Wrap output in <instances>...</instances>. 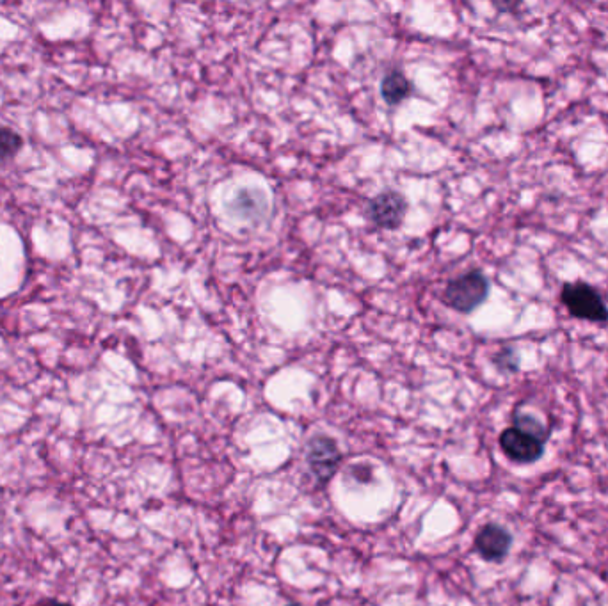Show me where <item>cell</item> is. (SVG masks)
<instances>
[{"label":"cell","instance_id":"7","mask_svg":"<svg viewBox=\"0 0 608 606\" xmlns=\"http://www.w3.org/2000/svg\"><path fill=\"white\" fill-rule=\"evenodd\" d=\"M381 95L388 105H399L411 95V82L402 72H390L381 82Z\"/></svg>","mask_w":608,"mask_h":606},{"label":"cell","instance_id":"3","mask_svg":"<svg viewBox=\"0 0 608 606\" xmlns=\"http://www.w3.org/2000/svg\"><path fill=\"white\" fill-rule=\"evenodd\" d=\"M408 210L406 198L395 191H386L377 194L368 205V216L384 230H397L404 221Z\"/></svg>","mask_w":608,"mask_h":606},{"label":"cell","instance_id":"8","mask_svg":"<svg viewBox=\"0 0 608 606\" xmlns=\"http://www.w3.org/2000/svg\"><path fill=\"white\" fill-rule=\"evenodd\" d=\"M22 146H24L22 137L15 132H11L8 128H0V159L15 157Z\"/></svg>","mask_w":608,"mask_h":606},{"label":"cell","instance_id":"9","mask_svg":"<svg viewBox=\"0 0 608 606\" xmlns=\"http://www.w3.org/2000/svg\"><path fill=\"white\" fill-rule=\"evenodd\" d=\"M514 427H518L521 431L528 432V434H532V436H536V438L544 441L546 439V431H544L543 427H541V423L536 422L532 416H520L516 415V425Z\"/></svg>","mask_w":608,"mask_h":606},{"label":"cell","instance_id":"4","mask_svg":"<svg viewBox=\"0 0 608 606\" xmlns=\"http://www.w3.org/2000/svg\"><path fill=\"white\" fill-rule=\"evenodd\" d=\"M500 447L504 454L516 463H534L543 455V441L518 427H511L502 432Z\"/></svg>","mask_w":608,"mask_h":606},{"label":"cell","instance_id":"5","mask_svg":"<svg viewBox=\"0 0 608 606\" xmlns=\"http://www.w3.org/2000/svg\"><path fill=\"white\" fill-rule=\"evenodd\" d=\"M342 461L340 450L333 439L317 436L308 447V466L320 482H328Z\"/></svg>","mask_w":608,"mask_h":606},{"label":"cell","instance_id":"11","mask_svg":"<svg viewBox=\"0 0 608 606\" xmlns=\"http://www.w3.org/2000/svg\"><path fill=\"white\" fill-rule=\"evenodd\" d=\"M287 606H299V605H287Z\"/></svg>","mask_w":608,"mask_h":606},{"label":"cell","instance_id":"2","mask_svg":"<svg viewBox=\"0 0 608 606\" xmlns=\"http://www.w3.org/2000/svg\"><path fill=\"white\" fill-rule=\"evenodd\" d=\"M560 299L571 317L589 322H608V308L600 292L587 283L576 281L562 288Z\"/></svg>","mask_w":608,"mask_h":606},{"label":"cell","instance_id":"6","mask_svg":"<svg viewBox=\"0 0 608 606\" xmlns=\"http://www.w3.org/2000/svg\"><path fill=\"white\" fill-rule=\"evenodd\" d=\"M512 537L504 527L500 525H486L480 530L475 539V548L480 557L489 562H498L505 559L509 548H511Z\"/></svg>","mask_w":608,"mask_h":606},{"label":"cell","instance_id":"10","mask_svg":"<svg viewBox=\"0 0 608 606\" xmlns=\"http://www.w3.org/2000/svg\"><path fill=\"white\" fill-rule=\"evenodd\" d=\"M50 606H72V605H61V603H56V605H50Z\"/></svg>","mask_w":608,"mask_h":606},{"label":"cell","instance_id":"1","mask_svg":"<svg viewBox=\"0 0 608 606\" xmlns=\"http://www.w3.org/2000/svg\"><path fill=\"white\" fill-rule=\"evenodd\" d=\"M489 281L480 271L466 272L450 281L443 292V303L459 313H472L486 301Z\"/></svg>","mask_w":608,"mask_h":606}]
</instances>
